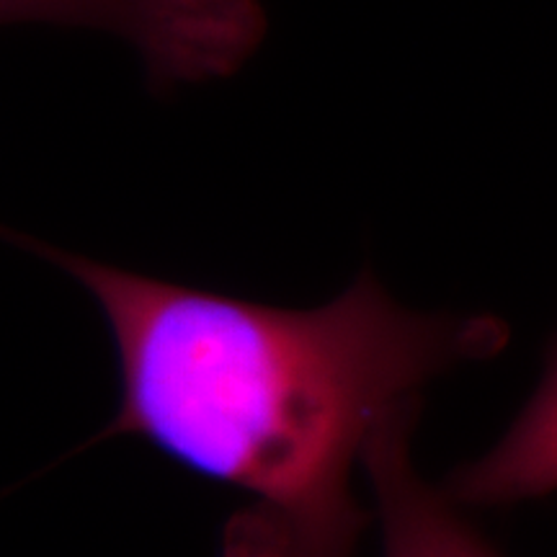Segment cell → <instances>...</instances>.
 Returning a JSON list of instances; mask_svg holds the SVG:
<instances>
[{"label":"cell","mask_w":557,"mask_h":557,"mask_svg":"<svg viewBox=\"0 0 557 557\" xmlns=\"http://www.w3.org/2000/svg\"><path fill=\"white\" fill-rule=\"evenodd\" d=\"M99 305L122 400L99 438L139 436L250 496L222 557H354L372 517L351 478L367 442L423 387L504 351L487 312H416L372 271L308 310L181 287L21 235Z\"/></svg>","instance_id":"obj_1"},{"label":"cell","mask_w":557,"mask_h":557,"mask_svg":"<svg viewBox=\"0 0 557 557\" xmlns=\"http://www.w3.org/2000/svg\"><path fill=\"white\" fill-rule=\"evenodd\" d=\"M32 21L114 34L163 86L225 78L267 34L261 0H0V26Z\"/></svg>","instance_id":"obj_2"},{"label":"cell","mask_w":557,"mask_h":557,"mask_svg":"<svg viewBox=\"0 0 557 557\" xmlns=\"http://www.w3.org/2000/svg\"><path fill=\"white\" fill-rule=\"evenodd\" d=\"M418 406L400 408L380 423L361 455L374 493L385 557H500L483 534L416 470L410 434Z\"/></svg>","instance_id":"obj_3"},{"label":"cell","mask_w":557,"mask_h":557,"mask_svg":"<svg viewBox=\"0 0 557 557\" xmlns=\"http://www.w3.org/2000/svg\"><path fill=\"white\" fill-rule=\"evenodd\" d=\"M442 491L457 506H511L557 491V338L517 421L496 447L451 472Z\"/></svg>","instance_id":"obj_4"}]
</instances>
